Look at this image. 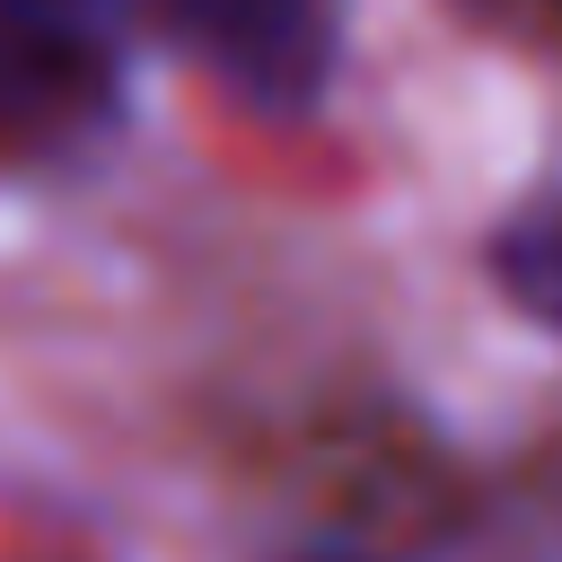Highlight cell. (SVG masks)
Segmentation results:
<instances>
[{
  "label": "cell",
  "mask_w": 562,
  "mask_h": 562,
  "mask_svg": "<svg viewBox=\"0 0 562 562\" xmlns=\"http://www.w3.org/2000/svg\"><path fill=\"white\" fill-rule=\"evenodd\" d=\"M123 105L114 0H0V149L61 158Z\"/></svg>",
  "instance_id": "cell-1"
},
{
  "label": "cell",
  "mask_w": 562,
  "mask_h": 562,
  "mask_svg": "<svg viewBox=\"0 0 562 562\" xmlns=\"http://www.w3.org/2000/svg\"><path fill=\"white\" fill-rule=\"evenodd\" d=\"M158 18L263 114H307L342 61V0H158Z\"/></svg>",
  "instance_id": "cell-2"
},
{
  "label": "cell",
  "mask_w": 562,
  "mask_h": 562,
  "mask_svg": "<svg viewBox=\"0 0 562 562\" xmlns=\"http://www.w3.org/2000/svg\"><path fill=\"white\" fill-rule=\"evenodd\" d=\"M492 281H501L536 325L562 334V193L527 202V211L492 237Z\"/></svg>",
  "instance_id": "cell-3"
},
{
  "label": "cell",
  "mask_w": 562,
  "mask_h": 562,
  "mask_svg": "<svg viewBox=\"0 0 562 562\" xmlns=\"http://www.w3.org/2000/svg\"><path fill=\"white\" fill-rule=\"evenodd\" d=\"M307 562H369V553H307Z\"/></svg>",
  "instance_id": "cell-4"
}]
</instances>
